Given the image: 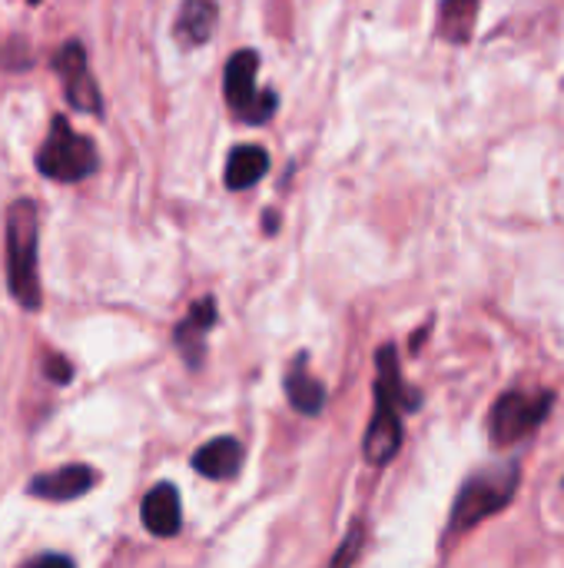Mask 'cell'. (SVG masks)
Masks as SVG:
<instances>
[{
    "label": "cell",
    "instance_id": "obj_1",
    "mask_svg": "<svg viewBox=\"0 0 564 568\" xmlns=\"http://www.w3.org/2000/svg\"><path fill=\"white\" fill-rule=\"evenodd\" d=\"M376 366H379V376H376V416H372V423L366 429L362 453H366L369 466H389L399 456L402 436H406L402 433V409L416 413L422 406V396L406 386L392 343L379 349Z\"/></svg>",
    "mask_w": 564,
    "mask_h": 568
},
{
    "label": "cell",
    "instance_id": "obj_2",
    "mask_svg": "<svg viewBox=\"0 0 564 568\" xmlns=\"http://www.w3.org/2000/svg\"><path fill=\"white\" fill-rule=\"evenodd\" d=\"M522 486V466L515 459L509 463H492L479 473H472L452 506V523H449V536H465L475 526H482L485 519L499 516L502 509H509L515 503V493Z\"/></svg>",
    "mask_w": 564,
    "mask_h": 568
},
{
    "label": "cell",
    "instance_id": "obj_3",
    "mask_svg": "<svg viewBox=\"0 0 564 568\" xmlns=\"http://www.w3.org/2000/svg\"><path fill=\"white\" fill-rule=\"evenodd\" d=\"M37 206L13 200L3 220L7 286L23 310H40V266H37Z\"/></svg>",
    "mask_w": 564,
    "mask_h": 568
},
{
    "label": "cell",
    "instance_id": "obj_4",
    "mask_svg": "<svg viewBox=\"0 0 564 568\" xmlns=\"http://www.w3.org/2000/svg\"><path fill=\"white\" fill-rule=\"evenodd\" d=\"M555 406V393L552 389H539V393H525V389H512L505 396L495 399L492 416H489V439L495 449H512L522 439H529L548 416Z\"/></svg>",
    "mask_w": 564,
    "mask_h": 568
},
{
    "label": "cell",
    "instance_id": "obj_5",
    "mask_svg": "<svg viewBox=\"0 0 564 568\" xmlns=\"http://www.w3.org/2000/svg\"><path fill=\"white\" fill-rule=\"evenodd\" d=\"M96 163H100L96 146L86 136H80L63 116H53L43 146L37 150V170L47 180L76 183V180H86L96 170Z\"/></svg>",
    "mask_w": 564,
    "mask_h": 568
},
{
    "label": "cell",
    "instance_id": "obj_6",
    "mask_svg": "<svg viewBox=\"0 0 564 568\" xmlns=\"http://www.w3.org/2000/svg\"><path fill=\"white\" fill-rule=\"evenodd\" d=\"M256 73H259V53L256 50H236L226 63V103L233 113L253 126L273 120L279 100L276 93L256 90Z\"/></svg>",
    "mask_w": 564,
    "mask_h": 568
},
{
    "label": "cell",
    "instance_id": "obj_7",
    "mask_svg": "<svg viewBox=\"0 0 564 568\" xmlns=\"http://www.w3.org/2000/svg\"><path fill=\"white\" fill-rule=\"evenodd\" d=\"M53 70L63 80L70 106H76L83 113H103V100H100L96 80H93V73L86 67V50L76 40L60 47V53L53 57Z\"/></svg>",
    "mask_w": 564,
    "mask_h": 568
},
{
    "label": "cell",
    "instance_id": "obj_8",
    "mask_svg": "<svg viewBox=\"0 0 564 568\" xmlns=\"http://www.w3.org/2000/svg\"><path fill=\"white\" fill-rule=\"evenodd\" d=\"M96 476L93 469L73 463V466H63V469H53V473H43V476H33L27 493L37 496V499H47V503H70V499H80L93 489Z\"/></svg>",
    "mask_w": 564,
    "mask_h": 568
},
{
    "label": "cell",
    "instance_id": "obj_9",
    "mask_svg": "<svg viewBox=\"0 0 564 568\" xmlns=\"http://www.w3.org/2000/svg\"><path fill=\"white\" fill-rule=\"evenodd\" d=\"M140 513H143V526H146L153 536H160V539L176 536V532H180V526H183L180 493H176V486H170V483L153 486V489L143 496Z\"/></svg>",
    "mask_w": 564,
    "mask_h": 568
},
{
    "label": "cell",
    "instance_id": "obj_10",
    "mask_svg": "<svg viewBox=\"0 0 564 568\" xmlns=\"http://www.w3.org/2000/svg\"><path fill=\"white\" fill-rule=\"evenodd\" d=\"M216 316H219V310H216V300L213 296H206V300H199L189 313H186V320L176 326V346H180V353H183V359L189 363V366H199V359H203V353H206V333L216 326Z\"/></svg>",
    "mask_w": 564,
    "mask_h": 568
},
{
    "label": "cell",
    "instance_id": "obj_11",
    "mask_svg": "<svg viewBox=\"0 0 564 568\" xmlns=\"http://www.w3.org/2000/svg\"><path fill=\"white\" fill-rule=\"evenodd\" d=\"M239 466H243V446L233 436L213 439L193 456V469L206 479H216V483L233 479L239 473Z\"/></svg>",
    "mask_w": 564,
    "mask_h": 568
},
{
    "label": "cell",
    "instance_id": "obj_12",
    "mask_svg": "<svg viewBox=\"0 0 564 568\" xmlns=\"http://www.w3.org/2000/svg\"><path fill=\"white\" fill-rule=\"evenodd\" d=\"M479 10L482 0H442L439 3V20H435V33L445 43H469L475 37V23H479Z\"/></svg>",
    "mask_w": 564,
    "mask_h": 568
},
{
    "label": "cell",
    "instance_id": "obj_13",
    "mask_svg": "<svg viewBox=\"0 0 564 568\" xmlns=\"http://www.w3.org/2000/svg\"><path fill=\"white\" fill-rule=\"evenodd\" d=\"M286 399L296 413L302 416H316L322 413L326 406V386L319 379L309 376V366H306V356H299L289 373H286Z\"/></svg>",
    "mask_w": 564,
    "mask_h": 568
},
{
    "label": "cell",
    "instance_id": "obj_14",
    "mask_svg": "<svg viewBox=\"0 0 564 568\" xmlns=\"http://www.w3.org/2000/svg\"><path fill=\"white\" fill-rule=\"evenodd\" d=\"M216 27V3L213 0H183L176 17V40L183 47H199L209 40Z\"/></svg>",
    "mask_w": 564,
    "mask_h": 568
},
{
    "label": "cell",
    "instance_id": "obj_15",
    "mask_svg": "<svg viewBox=\"0 0 564 568\" xmlns=\"http://www.w3.org/2000/svg\"><path fill=\"white\" fill-rule=\"evenodd\" d=\"M269 173V153L263 146H239L229 153L226 163V186L229 190H249Z\"/></svg>",
    "mask_w": 564,
    "mask_h": 568
},
{
    "label": "cell",
    "instance_id": "obj_16",
    "mask_svg": "<svg viewBox=\"0 0 564 568\" xmlns=\"http://www.w3.org/2000/svg\"><path fill=\"white\" fill-rule=\"evenodd\" d=\"M359 549H362V523L352 526V532L346 536L342 549L332 556V566H346V562H356L359 559Z\"/></svg>",
    "mask_w": 564,
    "mask_h": 568
},
{
    "label": "cell",
    "instance_id": "obj_17",
    "mask_svg": "<svg viewBox=\"0 0 564 568\" xmlns=\"http://www.w3.org/2000/svg\"><path fill=\"white\" fill-rule=\"evenodd\" d=\"M43 376H47L50 383H57V386H66V383L73 379V366H70L63 356H47V363H43Z\"/></svg>",
    "mask_w": 564,
    "mask_h": 568
},
{
    "label": "cell",
    "instance_id": "obj_18",
    "mask_svg": "<svg viewBox=\"0 0 564 568\" xmlns=\"http://www.w3.org/2000/svg\"><path fill=\"white\" fill-rule=\"evenodd\" d=\"M30 566H70V559H63V556H37V559H30Z\"/></svg>",
    "mask_w": 564,
    "mask_h": 568
},
{
    "label": "cell",
    "instance_id": "obj_19",
    "mask_svg": "<svg viewBox=\"0 0 564 568\" xmlns=\"http://www.w3.org/2000/svg\"><path fill=\"white\" fill-rule=\"evenodd\" d=\"M276 220H279L276 213H266V216H263V230H266V233H276Z\"/></svg>",
    "mask_w": 564,
    "mask_h": 568
},
{
    "label": "cell",
    "instance_id": "obj_20",
    "mask_svg": "<svg viewBox=\"0 0 564 568\" xmlns=\"http://www.w3.org/2000/svg\"><path fill=\"white\" fill-rule=\"evenodd\" d=\"M30 3H40V0H30Z\"/></svg>",
    "mask_w": 564,
    "mask_h": 568
}]
</instances>
